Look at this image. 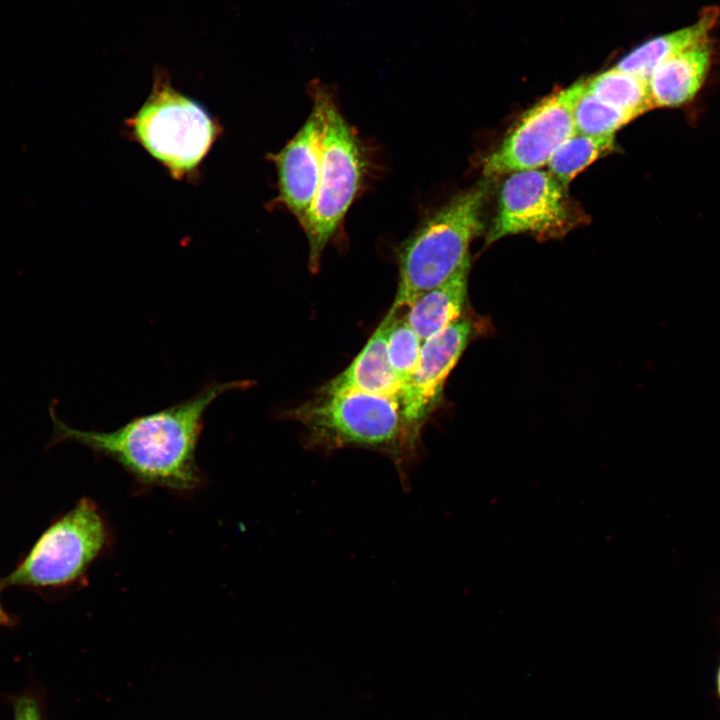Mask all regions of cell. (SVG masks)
I'll return each mask as SVG.
<instances>
[{"instance_id": "6da1fadb", "label": "cell", "mask_w": 720, "mask_h": 720, "mask_svg": "<svg viewBox=\"0 0 720 720\" xmlns=\"http://www.w3.org/2000/svg\"><path fill=\"white\" fill-rule=\"evenodd\" d=\"M249 386L247 380H212L189 398L134 417L111 431L83 430L69 425L60 418L54 406L56 401H52L49 414L53 431L47 447L77 443L95 457L118 464L139 488L190 494L206 483L196 458L205 412L222 394Z\"/></svg>"}, {"instance_id": "7a4b0ae2", "label": "cell", "mask_w": 720, "mask_h": 720, "mask_svg": "<svg viewBox=\"0 0 720 720\" xmlns=\"http://www.w3.org/2000/svg\"><path fill=\"white\" fill-rule=\"evenodd\" d=\"M283 416L304 427L312 449L362 447L390 455L406 487L405 466L415 458L417 440L404 423L398 399L357 391L317 392Z\"/></svg>"}, {"instance_id": "3957f363", "label": "cell", "mask_w": 720, "mask_h": 720, "mask_svg": "<svg viewBox=\"0 0 720 720\" xmlns=\"http://www.w3.org/2000/svg\"><path fill=\"white\" fill-rule=\"evenodd\" d=\"M487 194V183H480L455 196L418 226L399 253L397 292L389 312H404L470 257L469 246L483 229Z\"/></svg>"}, {"instance_id": "277c9868", "label": "cell", "mask_w": 720, "mask_h": 720, "mask_svg": "<svg viewBox=\"0 0 720 720\" xmlns=\"http://www.w3.org/2000/svg\"><path fill=\"white\" fill-rule=\"evenodd\" d=\"M311 96L323 122L321 169L315 199L301 225L308 240V266L317 272L325 247L358 194L366 162L357 135L329 89L313 84Z\"/></svg>"}, {"instance_id": "5b68a950", "label": "cell", "mask_w": 720, "mask_h": 720, "mask_svg": "<svg viewBox=\"0 0 720 720\" xmlns=\"http://www.w3.org/2000/svg\"><path fill=\"white\" fill-rule=\"evenodd\" d=\"M114 535L99 506L81 498L55 520L2 586L62 588L79 583L90 566L109 552Z\"/></svg>"}, {"instance_id": "8992f818", "label": "cell", "mask_w": 720, "mask_h": 720, "mask_svg": "<svg viewBox=\"0 0 720 720\" xmlns=\"http://www.w3.org/2000/svg\"><path fill=\"white\" fill-rule=\"evenodd\" d=\"M128 125L136 140L175 179L198 168L219 131L201 104L173 89L161 77L155 80L152 93Z\"/></svg>"}, {"instance_id": "52a82bcc", "label": "cell", "mask_w": 720, "mask_h": 720, "mask_svg": "<svg viewBox=\"0 0 720 720\" xmlns=\"http://www.w3.org/2000/svg\"><path fill=\"white\" fill-rule=\"evenodd\" d=\"M584 88L585 80L578 81L524 113L501 144L484 158L483 174L491 177L546 165L576 134L573 111Z\"/></svg>"}, {"instance_id": "ba28073f", "label": "cell", "mask_w": 720, "mask_h": 720, "mask_svg": "<svg viewBox=\"0 0 720 720\" xmlns=\"http://www.w3.org/2000/svg\"><path fill=\"white\" fill-rule=\"evenodd\" d=\"M566 188L547 170L513 172L500 190L487 243L508 235L559 234L568 224Z\"/></svg>"}, {"instance_id": "9c48e42d", "label": "cell", "mask_w": 720, "mask_h": 720, "mask_svg": "<svg viewBox=\"0 0 720 720\" xmlns=\"http://www.w3.org/2000/svg\"><path fill=\"white\" fill-rule=\"evenodd\" d=\"M473 331L461 318L424 340L417 367L402 387L400 406L409 433L418 441L423 422L438 407L446 380L466 349Z\"/></svg>"}, {"instance_id": "30bf717a", "label": "cell", "mask_w": 720, "mask_h": 720, "mask_svg": "<svg viewBox=\"0 0 720 720\" xmlns=\"http://www.w3.org/2000/svg\"><path fill=\"white\" fill-rule=\"evenodd\" d=\"M322 130V115L313 103L311 113L295 136L279 152L270 155L277 169V201L300 224L310 210L318 188Z\"/></svg>"}, {"instance_id": "8fae6325", "label": "cell", "mask_w": 720, "mask_h": 720, "mask_svg": "<svg viewBox=\"0 0 720 720\" xmlns=\"http://www.w3.org/2000/svg\"><path fill=\"white\" fill-rule=\"evenodd\" d=\"M389 319L382 320L352 362L319 389V393L357 391L400 399L402 384L387 353Z\"/></svg>"}, {"instance_id": "7c38bea8", "label": "cell", "mask_w": 720, "mask_h": 720, "mask_svg": "<svg viewBox=\"0 0 720 720\" xmlns=\"http://www.w3.org/2000/svg\"><path fill=\"white\" fill-rule=\"evenodd\" d=\"M710 61L706 40L659 65L648 79L654 106L674 108L691 101L705 81Z\"/></svg>"}, {"instance_id": "4fadbf2b", "label": "cell", "mask_w": 720, "mask_h": 720, "mask_svg": "<svg viewBox=\"0 0 720 720\" xmlns=\"http://www.w3.org/2000/svg\"><path fill=\"white\" fill-rule=\"evenodd\" d=\"M469 270L470 257L445 282L421 294L402 314L422 342L462 318Z\"/></svg>"}, {"instance_id": "5bb4252c", "label": "cell", "mask_w": 720, "mask_h": 720, "mask_svg": "<svg viewBox=\"0 0 720 720\" xmlns=\"http://www.w3.org/2000/svg\"><path fill=\"white\" fill-rule=\"evenodd\" d=\"M718 17V8H706L692 25L643 43L623 57L615 68L648 80L654 70L669 58L708 40Z\"/></svg>"}, {"instance_id": "9a60e30c", "label": "cell", "mask_w": 720, "mask_h": 720, "mask_svg": "<svg viewBox=\"0 0 720 720\" xmlns=\"http://www.w3.org/2000/svg\"><path fill=\"white\" fill-rule=\"evenodd\" d=\"M586 89L603 102L635 118L655 108L648 80L615 67L586 80Z\"/></svg>"}, {"instance_id": "2e32d148", "label": "cell", "mask_w": 720, "mask_h": 720, "mask_svg": "<svg viewBox=\"0 0 720 720\" xmlns=\"http://www.w3.org/2000/svg\"><path fill=\"white\" fill-rule=\"evenodd\" d=\"M614 136L573 135L552 155L548 171L567 189L579 172L614 146Z\"/></svg>"}, {"instance_id": "e0dca14e", "label": "cell", "mask_w": 720, "mask_h": 720, "mask_svg": "<svg viewBox=\"0 0 720 720\" xmlns=\"http://www.w3.org/2000/svg\"><path fill=\"white\" fill-rule=\"evenodd\" d=\"M635 117L609 105L585 88L579 96L573 111L576 134L587 136L615 135L622 126Z\"/></svg>"}, {"instance_id": "ac0fdd59", "label": "cell", "mask_w": 720, "mask_h": 720, "mask_svg": "<svg viewBox=\"0 0 720 720\" xmlns=\"http://www.w3.org/2000/svg\"><path fill=\"white\" fill-rule=\"evenodd\" d=\"M387 333V353L390 365L402 387L414 373L421 352L422 340L407 323L403 315L391 313ZM402 391V390H401Z\"/></svg>"}, {"instance_id": "d6986e66", "label": "cell", "mask_w": 720, "mask_h": 720, "mask_svg": "<svg viewBox=\"0 0 720 720\" xmlns=\"http://www.w3.org/2000/svg\"><path fill=\"white\" fill-rule=\"evenodd\" d=\"M12 707L13 720H43L39 697L32 692L13 697Z\"/></svg>"}, {"instance_id": "ffe728a7", "label": "cell", "mask_w": 720, "mask_h": 720, "mask_svg": "<svg viewBox=\"0 0 720 720\" xmlns=\"http://www.w3.org/2000/svg\"><path fill=\"white\" fill-rule=\"evenodd\" d=\"M2 588H3V586H2V583L0 580V594H1ZM14 623H15V621H14L13 617L11 615H9L5 611L4 607L2 606L1 598H0V626H11Z\"/></svg>"}, {"instance_id": "44dd1931", "label": "cell", "mask_w": 720, "mask_h": 720, "mask_svg": "<svg viewBox=\"0 0 720 720\" xmlns=\"http://www.w3.org/2000/svg\"><path fill=\"white\" fill-rule=\"evenodd\" d=\"M715 685H716V694L720 701V661H719V665H718V668L716 671Z\"/></svg>"}]
</instances>
